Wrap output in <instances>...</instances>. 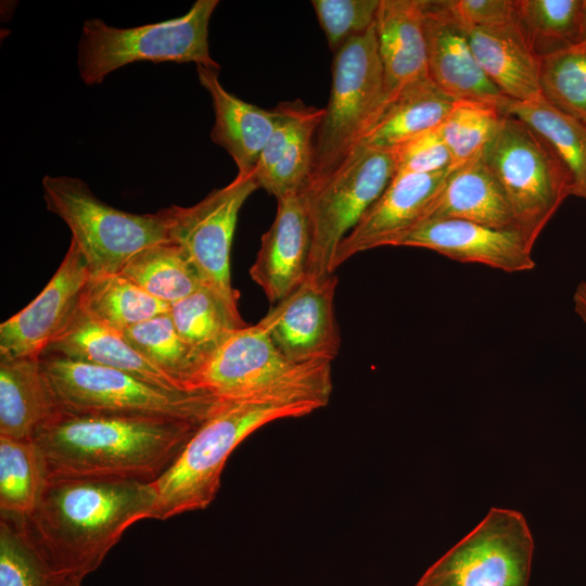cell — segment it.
<instances>
[{
	"label": "cell",
	"mask_w": 586,
	"mask_h": 586,
	"mask_svg": "<svg viewBox=\"0 0 586 586\" xmlns=\"http://www.w3.org/2000/svg\"><path fill=\"white\" fill-rule=\"evenodd\" d=\"M395 175L433 174L454 167L451 154L438 129L426 131L392 150Z\"/></svg>",
	"instance_id": "obj_38"
},
{
	"label": "cell",
	"mask_w": 586,
	"mask_h": 586,
	"mask_svg": "<svg viewBox=\"0 0 586 586\" xmlns=\"http://www.w3.org/2000/svg\"><path fill=\"white\" fill-rule=\"evenodd\" d=\"M423 219H459L517 231L506 193L482 155L453 167Z\"/></svg>",
	"instance_id": "obj_21"
},
{
	"label": "cell",
	"mask_w": 586,
	"mask_h": 586,
	"mask_svg": "<svg viewBox=\"0 0 586 586\" xmlns=\"http://www.w3.org/2000/svg\"><path fill=\"white\" fill-rule=\"evenodd\" d=\"M336 284L334 273L307 277L258 322L288 359L331 362L336 357L341 345L334 313Z\"/></svg>",
	"instance_id": "obj_13"
},
{
	"label": "cell",
	"mask_w": 586,
	"mask_h": 586,
	"mask_svg": "<svg viewBox=\"0 0 586 586\" xmlns=\"http://www.w3.org/2000/svg\"><path fill=\"white\" fill-rule=\"evenodd\" d=\"M395 173L393 151L356 145L335 170L302 190L311 231L308 278L334 273L332 264L340 243Z\"/></svg>",
	"instance_id": "obj_10"
},
{
	"label": "cell",
	"mask_w": 586,
	"mask_h": 586,
	"mask_svg": "<svg viewBox=\"0 0 586 586\" xmlns=\"http://www.w3.org/2000/svg\"><path fill=\"white\" fill-rule=\"evenodd\" d=\"M194 391L221 402L328 405L331 362L298 364L275 346L258 323L233 330L203 361Z\"/></svg>",
	"instance_id": "obj_3"
},
{
	"label": "cell",
	"mask_w": 586,
	"mask_h": 586,
	"mask_svg": "<svg viewBox=\"0 0 586 586\" xmlns=\"http://www.w3.org/2000/svg\"><path fill=\"white\" fill-rule=\"evenodd\" d=\"M505 116L492 104L457 101L437 128L451 154L454 167L481 156Z\"/></svg>",
	"instance_id": "obj_35"
},
{
	"label": "cell",
	"mask_w": 586,
	"mask_h": 586,
	"mask_svg": "<svg viewBox=\"0 0 586 586\" xmlns=\"http://www.w3.org/2000/svg\"><path fill=\"white\" fill-rule=\"evenodd\" d=\"M381 0H313L319 25L335 53L374 25Z\"/></svg>",
	"instance_id": "obj_37"
},
{
	"label": "cell",
	"mask_w": 586,
	"mask_h": 586,
	"mask_svg": "<svg viewBox=\"0 0 586 586\" xmlns=\"http://www.w3.org/2000/svg\"><path fill=\"white\" fill-rule=\"evenodd\" d=\"M81 582H82L81 578L71 577L69 581H68L67 586H81Z\"/></svg>",
	"instance_id": "obj_41"
},
{
	"label": "cell",
	"mask_w": 586,
	"mask_h": 586,
	"mask_svg": "<svg viewBox=\"0 0 586 586\" xmlns=\"http://www.w3.org/2000/svg\"><path fill=\"white\" fill-rule=\"evenodd\" d=\"M374 28L386 104L403 88L429 76L423 0H381Z\"/></svg>",
	"instance_id": "obj_20"
},
{
	"label": "cell",
	"mask_w": 586,
	"mask_h": 586,
	"mask_svg": "<svg viewBox=\"0 0 586 586\" xmlns=\"http://www.w3.org/2000/svg\"><path fill=\"white\" fill-rule=\"evenodd\" d=\"M277 122L253 171L259 188L276 199L301 192L314 166V143L324 109L300 100L281 102Z\"/></svg>",
	"instance_id": "obj_19"
},
{
	"label": "cell",
	"mask_w": 586,
	"mask_h": 586,
	"mask_svg": "<svg viewBox=\"0 0 586 586\" xmlns=\"http://www.w3.org/2000/svg\"><path fill=\"white\" fill-rule=\"evenodd\" d=\"M90 276L86 258L71 241L63 260L43 290L0 324V354L40 357L78 314L82 290Z\"/></svg>",
	"instance_id": "obj_14"
},
{
	"label": "cell",
	"mask_w": 586,
	"mask_h": 586,
	"mask_svg": "<svg viewBox=\"0 0 586 586\" xmlns=\"http://www.w3.org/2000/svg\"><path fill=\"white\" fill-rule=\"evenodd\" d=\"M385 104L384 73L374 25L334 53L332 86L314 143L306 186L335 170Z\"/></svg>",
	"instance_id": "obj_8"
},
{
	"label": "cell",
	"mask_w": 586,
	"mask_h": 586,
	"mask_svg": "<svg viewBox=\"0 0 586 586\" xmlns=\"http://www.w3.org/2000/svg\"><path fill=\"white\" fill-rule=\"evenodd\" d=\"M504 114L520 119L543 138L568 171L573 195L586 200V125L543 95L525 102L510 100Z\"/></svg>",
	"instance_id": "obj_27"
},
{
	"label": "cell",
	"mask_w": 586,
	"mask_h": 586,
	"mask_svg": "<svg viewBox=\"0 0 586 586\" xmlns=\"http://www.w3.org/2000/svg\"><path fill=\"white\" fill-rule=\"evenodd\" d=\"M169 309L120 272L90 276L80 300L82 314L118 332Z\"/></svg>",
	"instance_id": "obj_28"
},
{
	"label": "cell",
	"mask_w": 586,
	"mask_h": 586,
	"mask_svg": "<svg viewBox=\"0 0 586 586\" xmlns=\"http://www.w3.org/2000/svg\"><path fill=\"white\" fill-rule=\"evenodd\" d=\"M124 339L149 361L188 391L203 357L178 333L169 311L137 323L123 332Z\"/></svg>",
	"instance_id": "obj_32"
},
{
	"label": "cell",
	"mask_w": 586,
	"mask_h": 586,
	"mask_svg": "<svg viewBox=\"0 0 586 586\" xmlns=\"http://www.w3.org/2000/svg\"><path fill=\"white\" fill-rule=\"evenodd\" d=\"M542 95L555 107L586 125V46L540 59Z\"/></svg>",
	"instance_id": "obj_36"
},
{
	"label": "cell",
	"mask_w": 586,
	"mask_h": 586,
	"mask_svg": "<svg viewBox=\"0 0 586 586\" xmlns=\"http://www.w3.org/2000/svg\"><path fill=\"white\" fill-rule=\"evenodd\" d=\"M48 480L34 440L0 436V515L27 518L37 507Z\"/></svg>",
	"instance_id": "obj_31"
},
{
	"label": "cell",
	"mask_w": 586,
	"mask_h": 586,
	"mask_svg": "<svg viewBox=\"0 0 586 586\" xmlns=\"http://www.w3.org/2000/svg\"><path fill=\"white\" fill-rule=\"evenodd\" d=\"M466 29L500 27L518 22L515 0H445Z\"/></svg>",
	"instance_id": "obj_39"
},
{
	"label": "cell",
	"mask_w": 586,
	"mask_h": 586,
	"mask_svg": "<svg viewBox=\"0 0 586 586\" xmlns=\"http://www.w3.org/2000/svg\"><path fill=\"white\" fill-rule=\"evenodd\" d=\"M47 209L69 228L91 276L118 273L139 251L169 240L164 213L132 214L98 199L87 183L68 176L42 179Z\"/></svg>",
	"instance_id": "obj_7"
},
{
	"label": "cell",
	"mask_w": 586,
	"mask_h": 586,
	"mask_svg": "<svg viewBox=\"0 0 586 586\" xmlns=\"http://www.w3.org/2000/svg\"><path fill=\"white\" fill-rule=\"evenodd\" d=\"M466 30L476 62L505 97L525 102L542 95L540 58L518 22Z\"/></svg>",
	"instance_id": "obj_23"
},
{
	"label": "cell",
	"mask_w": 586,
	"mask_h": 586,
	"mask_svg": "<svg viewBox=\"0 0 586 586\" xmlns=\"http://www.w3.org/2000/svg\"><path fill=\"white\" fill-rule=\"evenodd\" d=\"M217 0H198L182 16L117 28L104 21H85L78 43V69L81 80L101 84L112 72L138 61L175 62L220 69L211 56L208 25Z\"/></svg>",
	"instance_id": "obj_6"
},
{
	"label": "cell",
	"mask_w": 586,
	"mask_h": 586,
	"mask_svg": "<svg viewBox=\"0 0 586 586\" xmlns=\"http://www.w3.org/2000/svg\"><path fill=\"white\" fill-rule=\"evenodd\" d=\"M120 273L169 305L202 286L199 272L187 253L170 239L132 255Z\"/></svg>",
	"instance_id": "obj_29"
},
{
	"label": "cell",
	"mask_w": 586,
	"mask_h": 586,
	"mask_svg": "<svg viewBox=\"0 0 586 586\" xmlns=\"http://www.w3.org/2000/svg\"><path fill=\"white\" fill-rule=\"evenodd\" d=\"M59 412L40 357L0 354V436L33 440Z\"/></svg>",
	"instance_id": "obj_25"
},
{
	"label": "cell",
	"mask_w": 586,
	"mask_h": 586,
	"mask_svg": "<svg viewBox=\"0 0 586 586\" xmlns=\"http://www.w3.org/2000/svg\"><path fill=\"white\" fill-rule=\"evenodd\" d=\"M169 315L179 335L203 359L233 330L241 329L224 303L204 285L171 304Z\"/></svg>",
	"instance_id": "obj_34"
},
{
	"label": "cell",
	"mask_w": 586,
	"mask_h": 586,
	"mask_svg": "<svg viewBox=\"0 0 586 586\" xmlns=\"http://www.w3.org/2000/svg\"><path fill=\"white\" fill-rule=\"evenodd\" d=\"M317 409L310 404L220 400L168 469L152 482L156 501L151 519L166 520L207 508L218 493L229 456L243 440L269 422Z\"/></svg>",
	"instance_id": "obj_4"
},
{
	"label": "cell",
	"mask_w": 586,
	"mask_h": 586,
	"mask_svg": "<svg viewBox=\"0 0 586 586\" xmlns=\"http://www.w3.org/2000/svg\"><path fill=\"white\" fill-rule=\"evenodd\" d=\"M456 103L429 76L419 79L403 88L384 105L357 145L392 151L438 128Z\"/></svg>",
	"instance_id": "obj_26"
},
{
	"label": "cell",
	"mask_w": 586,
	"mask_h": 586,
	"mask_svg": "<svg viewBox=\"0 0 586 586\" xmlns=\"http://www.w3.org/2000/svg\"><path fill=\"white\" fill-rule=\"evenodd\" d=\"M573 308L581 320L586 323V281H581L574 290Z\"/></svg>",
	"instance_id": "obj_40"
},
{
	"label": "cell",
	"mask_w": 586,
	"mask_h": 586,
	"mask_svg": "<svg viewBox=\"0 0 586 586\" xmlns=\"http://www.w3.org/2000/svg\"><path fill=\"white\" fill-rule=\"evenodd\" d=\"M258 188L253 173L237 175L229 184L213 190L192 206L162 209L169 239L183 249L202 285L224 303L241 328L247 324L239 311L240 293L231 284L230 252L239 212Z\"/></svg>",
	"instance_id": "obj_12"
},
{
	"label": "cell",
	"mask_w": 586,
	"mask_h": 586,
	"mask_svg": "<svg viewBox=\"0 0 586 586\" xmlns=\"http://www.w3.org/2000/svg\"><path fill=\"white\" fill-rule=\"evenodd\" d=\"M392 246L421 247L460 263H476L505 272L535 268L533 247L514 230L459 219H423L400 234Z\"/></svg>",
	"instance_id": "obj_15"
},
{
	"label": "cell",
	"mask_w": 586,
	"mask_h": 586,
	"mask_svg": "<svg viewBox=\"0 0 586 586\" xmlns=\"http://www.w3.org/2000/svg\"><path fill=\"white\" fill-rule=\"evenodd\" d=\"M585 18H586V0H585ZM583 44L586 46V30H585V39H584Z\"/></svg>",
	"instance_id": "obj_42"
},
{
	"label": "cell",
	"mask_w": 586,
	"mask_h": 586,
	"mask_svg": "<svg viewBox=\"0 0 586 586\" xmlns=\"http://www.w3.org/2000/svg\"><path fill=\"white\" fill-rule=\"evenodd\" d=\"M428 75L456 101L480 102L504 109L510 101L484 74L463 28L445 0H423Z\"/></svg>",
	"instance_id": "obj_16"
},
{
	"label": "cell",
	"mask_w": 586,
	"mask_h": 586,
	"mask_svg": "<svg viewBox=\"0 0 586 586\" xmlns=\"http://www.w3.org/2000/svg\"><path fill=\"white\" fill-rule=\"evenodd\" d=\"M533 551L524 515L491 508L413 586H528Z\"/></svg>",
	"instance_id": "obj_11"
},
{
	"label": "cell",
	"mask_w": 586,
	"mask_h": 586,
	"mask_svg": "<svg viewBox=\"0 0 586 586\" xmlns=\"http://www.w3.org/2000/svg\"><path fill=\"white\" fill-rule=\"evenodd\" d=\"M515 4L519 26L540 59L584 42L585 0H515Z\"/></svg>",
	"instance_id": "obj_30"
},
{
	"label": "cell",
	"mask_w": 586,
	"mask_h": 586,
	"mask_svg": "<svg viewBox=\"0 0 586 586\" xmlns=\"http://www.w3.org/2000/svg\"><path fill=\"white\" fill-rule=\"evenodd\" d=\"M39 549L24 519L0 515V586H67Z\"/></svg>",
	"instance_id": "obj_33"
},
{
	"label": "cell",
	"mask_w": 586,
	"mask_h": 586,
	"mask_svg": "<svg viewBox=\"0 0 586 586\" xmlns=\"http://www.w3.org/2000/svg\"><path fill=\"white\" fill-rule=\"evenodd\" d=\"M40 364L61 412L168 418L202 423L220 400L202 391H169L129 373L58 354Z\"/></svg>",
	"instance_id": "obj_5"
},
{
	"label": "cell",
	"mask_w": 586,
	"mask_h": 586,
	"mask_svg": "<svg viewBox=\"0 0 586 586\" xmlns=\"http://www.w3.org/2000/svg\"><path fill=\"white\" fill-rule=\"evenodd\" d=\"M451 169L433 174L395 175L380 198L340 243L332 264L333 272L357 253L392 246L400 234L422 220Z\"/></svg>",
	"instance_id": "obj_17"
},
{
	"label": "cell",
	"mask_w": 586,
	"mask_h": 586,
	"mask_svg": "<svg viewBox=\"0 0 586 586\" xmlns=\"http://www.w3.org/2000/svg\"><path fill=\"white\" fill-rule=\"evenodd\" d=\"M277 201L275 220L263 234L260 249L250 269L252 279L275 304L305 281L311 252V231L302 191Z\"/></svg>",
	"instance_id": "obj_18"
},
{
	"label": "cell",
	"mask_w": 586,
	"mask_h": 586,
	"mask_svg": "<svg viewBox=\"0 0 586 586\" xmlns=\"http://www.w3.org/2000/svg\"><path fill=\"white\" fill-rule=\"evenodd\" d=\"M155 501L152 482L49 479L37 507L24 521L56 572L84 579L101 565L129 526L151 519Z\"/></svg>",
	"instance_id": "obj_1"
},
{
	"label": "cell",
	"mask_w": 586,
	"mask_h": 586,
	"mask_svg": "<svg viewBox=\"0 0 586 586\" xmlns=\"http://www.w3.org/2000/svg\"><path fill=\"white\" fill-rule=\"evenodd\" d=\"M43 354H58L75 361L116 369L165 390L194 392L186 390L149 361L120 332L89 318L80 309Z\"/></svg>",
	"instance_id": "obj_24"
},
{
	"label": "cell",
	"mask_w": 586,
	"mask_h": 586,
	"mask_svg": "<svg viewBox=\"0 0 586 586\" xmlns=\"http://www.w3.org/2000/svg\"><path fill=\"white\" fill-rule=\"evenodd\" d=\"M196 73L212 98L215 123L211 139L233 158L238 175L252 174L275 129L276 109H262L227 91L218 71L196 65Z\"/></svg>",
	"instance_id": "obj_22"
},
{
	"label": "cell",
	"mask_w": 586,
	"mask_h": 586,
	"mask_svg": "<svg viewBox=\"0 0 586 586\" xmlns=\"http://www.w3.org/2000/svg\"><path fill=\"white\" fill-rule=\"evenodd\" d=\"M482 158L506 193L517 231L533 247L563 201L573 195L568 171L540 136L509 115Z\"/></svg>",
	"instance_id": "obj_9"
},
{
	"label": "cell",
	"mask_w": 586,
	"mask_h": 586,
	"mask_svg": "<svg viewBox=\"0 0 586 586\" xmlns=\"http://www.w3.org/2000/svg\"><path fill=\"white\" fill-rule=\"evenodd\" d=\"M201 423L59 412L34 435L49 479L118 477L153 482Z\"/></svg>",
	"instance_id": "obj_2"
}]
</instances>
